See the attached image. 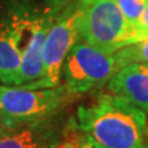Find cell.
Returning a JSON list of instances; mask_svg holds the SVG:
<instances>
[{"label": "cell", "mask_w": 148, "mask_h": 148, "mask_svg": "<svg viewBox=\"0 0 148 148\" xmlns=\"http://www.w3.org/2000/svg\"><path fill=\"white\" fill-rule=\"evenodd\" d=\"M114 56L120 69L132 63H143L148 66V37L116 51Z\"/></svg>", "instance_id": "obj_10"}, {"label": "cell", "mask_w": 148, "mask_h": 148, "mask_svg": "<svg viewBox=\"0 0 148 148\" xmlns=\"http://www.w3.org/2000/svg\"><path fill=\"white\" fill-rule=\"evenodd\" d=\"M117 3L130 25L135 27L145 10L148 0H117Z\"/></svg>", "instance_id": "obj_11"}, {"label": "cell", "mask_w": 148, "mask_h": 148, "mask_svg": "<svg viewBox=\"0 0 148 148\" xmlns=\"http://www.w3.org/2000/svg\"><path fill=\"white\" fill-rule=\"evenodd\" d=\"M22 54L20 30L15 22L10 29L0 27V84L20 85Z\"/></svg>", "instance_id": "obj_9"}, {"label": "cell", "mask_w": 148, "mask_h": 148, "mask_svg": "<svg viewBox=\"0 0 148 148\" xmlns=\"http://www.w3.org/2000/svg\"><path fill=\"white\" fill-rule=\"evenodd\" d=\"M53 21L54 17L48 12L36 16L31 20H26V18L21 20L22 29L27 38L26 41L22 38L20 26L16 21L18 30H20V47L22 54L20 85L32 84L42 78V47Z\"/></svg>", "instance_id": "obj_6"}, {"label": "cell", "mask_w": 148, "mask_h": 148, "mask_svg": "<svg viewBox=\"0 0 148 148\" xmlns=\"http://www.w3.org/2000/svg\"><path fill=\"white\" fill-rule=\"evenodd\" d=\"M45 148H62L59 145H56V146H49V147H45Z\"/></svg>", "instance_id": "obj_15"}, {"label": "cell", "mask_w": 148, "mask_h": 148, "mask_svg": "<svg viewBox=\"0 0 148 148\" xmlns=\"http://www.w3.org/2000/svg\"><path fill=\"white\" fill-rule=\"evenodd\" d=\"M108 90L148 115V66L132 63L121 68L108 83Z\"/></svg>", "instance_id": "obj_7"}, {"label": "cell", "mask_w": 148, "mask_h": 148, "mask_svg": "<svg viewBox=\"0 0 148 148\" xmlns=\"http://www.w3.org/2000/svg\"><path fill=\"white\" fill-rule=\"evenodd\" d=\"M72 96L66 85L30 88L27 85L0 84V112L14 126L49 120Z\"/></svg>", "instance_id": "obj_3"}, {"label": "cell", "mask_w": 148, "mask_h": 148, "mask_svg": "<svg viewBox=\"0 0 148 148\" xmlns=\"http://www.w3.org/2000/svg\"><path fill=\"white\" fill-rule=\"evenodd\" d=\"M77 29L82 41L112 54L137 42L136 29L126 20L117 0H78Z\"/></svg>", "instance_id": "obj_2"}, {"label": "cell", "mask_w": 148, "mask_h": 148, "mask_svg": "<svg viewBox=\"0 0 148 148\" xmlns=\"http://www.w3.org/2000/svg\"><path fill=\"white\" fill-rule=\"evenodd\" d=\"M78 6H72L64 10L54 18L52 26L45 38L42 47V78L30 88H56L62 78V68L71 48L80 40L77 29Z\"/></svg>", "instance_id": "obj_5"}, {"label": "cell", "mask_w": 148, "mask_h": 148, "mask_svg": "<svg viewBox=\"0 0 148 148\" xmlns=\"http://www.w3.org/2000/svg\"><path fill=\"white\" fill-rule=\"evenodd\" d=\"M15 126L12 125V122L9 119H6L4 115L0 112V137L4 136L8 131H10L11 128H14Z\"/></svg>", "instance_id": "obj_14"}, {"label": "cell", "mask_w": 148, "mask_h": 148, "mask_svg": "<svg viewBox=\"0 0 148 148\" xmlns=\"http://www.w3.org/2000/svg\"><path fill=\"white\" fill-rule=\"evenodd\" d=\"M63 148H109V147L101 145L95 138H92L91 136L85 133L79 141H77L75 143H71V145H64Z\"/></svg>", "instance_id": "obj_13"}, {"label": "cell", "mask_w": 148, "mask_h": 148, "mask_svg": "<svg viewBox=\"0 0 148 148\" xmlns=\"http://www.w3.org/2000/svg\"><path fill=\"white\" fill-rule=\"evenodd\" d=\"M58 145L48 120L20 125L0 137V148H45Z\"/></svg>", "instance_id": "obj_8"}, {"label": "cell", "mask_w": 148, "mask_h": 148, "mask_svg": "<svg viewBox=\"0 0 148 148\" xmlns=\"http://www.w3.org/2000/svg\"><path fill=\"white\" fill-rule=\"evenodd\" d=\"M136 29V37H137V42L145 40L148 37V3L143 10L142 15L140 17V20L137 21V24L135 26Z\"/></svg>", "instance_id": "obj_12"}, {"label": "cell", "mask_w": 148, "mask_h": 148, "mask_svg": "<svg viewBox=\"0 0 148 148\" xmlns=\"http://www.w3.org/2000/svg\"><path fill=\"white\" fill-rule=\"evenodd\" d=\"M75 126L109 148H148V115L110 91L78 108Z\"/></svg>", "instance_id": "obj_1"}, {"label": "cell", "mask_w": 148, "mask_h": 148, "mask_svg": "<svg viewBox=\"0 0 148 148\" xmlns=\"http://www.w3.org/2000/svg\"><path fill=\"white\" fill-rule=\"evenodd\" d=\"M119 71L114 53L103 52L84 41H77L63 63L62 74L69 92L78 95L108 84Z\"/></svg>", "instance_id": "obj_4"}]
</instances>
